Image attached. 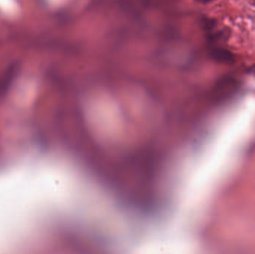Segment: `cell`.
<instances>
[{
	"label": "cell",
	"mask_w": 255,
	"mask_h": 254,
	"mask_svg": "<svg viewBox=\"0 0 255 254\" xmlns=\"http://www.w3.org/2000/svg\"><path fill=\"white\" fill-rule=\"evenodd\" d=\"M210 56L216 62L230 64L235 61V56L223 48L214 47L210 50Z\"/></svg>",
	"instance_id": "1"
},
{
	"label": "cell",
	"mask_w": 255,
	"mask_h": 254,
	"mask_svg": "<svg viewBox=\"0 0 255 254\" xmlns=\"http://www.w3.org/2000/svg\"><path fill=\"white\" fill-rule=\"evenodd\" d=\"M196 2H200V3L206 4L212 2L213 0H196Z\"/></svg>",
	"instance_id": "2"
},
{
	"label": "cell",
	"mask_w": 255,
	"mask_h": 254,
	"mask_svg": "<svg viewBox=\"0 0 255 254\" xmlns=\"http://www.w3.org/2000/svg\"></svg>",
	"instance_id": "3"
}]
</instances>
